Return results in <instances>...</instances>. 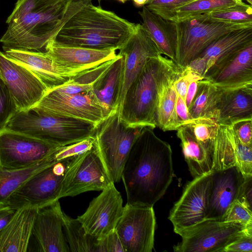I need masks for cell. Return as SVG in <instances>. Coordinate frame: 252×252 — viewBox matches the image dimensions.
I'll use <instances>...</instances> for the list:
<instances>
[{"label":"cell","instance_id":"6da1fadb","mask_svg":"<svg viewBox=\"0 0 252 252\" xmlns=\"http://www.w3.org/2000/svg\"><path fill=\"white\" fill-rule=\"evenodd\" d=\"M154 129L142 128L124 164L121 179L127 204L154 206L173 180L171 146L158 138Z\"/></svg>","mask_w":252,"mask_h":252},{"label":"cell","instance_id":"7a4b0ae2","mask_svg":"<svg viewBox=\"0 0 252 252\" xmlns=\"http://www.w3.org/2000/svg\"><path fill=\"white\" fill-rule=\"evenodd\" d=\"M93 0L56 3L51 0H18L7 18L0 39L3 49L42 51L66 22Z\"/></svg>","mask_w":252,"mask_h":252},{"label":"cell","instance_id":"3957f363","mask_svg":"<svg viewBox=\"0 0 252 252\" xmlns=\"http://www.w3.org/2000/svg\"><path fill=\"white\" fill-rule=\"evenodd\" d=\"M136 27V24L92 2L68 20L52 41L62 46L117 50Z\"/></svg>","mask_w":252,"mask_h":252},{"label":"cell","instance_id":"277c9868","mask_svg":"<svg viewBox=\"0 0 252 252\" xmlns=\"http://www.w3.org/2000/svg\"><path fill=\"white\" fill-rule=\"evenodd\" d=\"M176 64L160 54L150 58L130 84L118 110L121 120L131 126H157L158 100L161 83Z\"/></svg>","mask_w":252,"mask_h":252},{"label":"cell","instance_id":"5b68a950","mask_svg":"<svg viewBox=\"0 0 252 252\" xmlns=\"http://www.w3.org/2000/svg\"><path fill=\"white\" fill-rule=\"evenodd\" d=\"M96 127L90 122L54 115L33 107L18 110L5 128L61 147L92 137Z\"/></svg>","mask_w":252,"mask_h":252},{"label":"cell","instance_id":"8992f818","mask_svg":"<svg viewBox=\"0 0 252 252\" xmlns=\"http://www.w3.org/2000/svg\"><path fill=\"white\" fill-rule=\"evenodd\" d=\"M143 127L126 125L121 120L118 110L96 126L93 136L94 145L113 183L121 180L127 157Z\"/></svg>","mask_w":252,"mask_h":252},{"label":"cell","instance_id":"52a82bcc","mask_svg":"<svg viewBox=\"0 0 252 252\" xmlns=\"http://www.w3.org/2000/svg\"><path fill=\"white\" fill-rule=\"evenodd\" d=\"M174 23L177 32L176 63L181 68L188 66L224 34L252 27V22L214 21L205 18L202 14Z\"/></svg>","mask_w":252,"mask_h":252},{"label":"cell","instance_id":"ba28073f","mask_svg":"<svg viewBox=\"0 0 252 252\" xmlns=\"http://www.w3.org/2000/svg\"><path fill=\"white\" fill-rule=\"evenodd\" d=\"M252 226L235 221L206 219L178 234L182 241L173 247L175 252H222L224 248L245 234Z\"/></svg>","mask_w":252,"mask_h":252},{"label":"cell","instance_id":"9c48e42d","mask_svg":"<svg viewBox=\"0 0 252 252\" xmlns=\"http://www.w3.org/2000/svg\"><path fill=\"white\" fill-rule=\"evenodd\" d=\"M112 183L94 145L69 160L59 197H73L92 190L102 191Z\"/></svg>","mask_w":252,"mask_h":252},{"label":"cell","instance_id":"30bf717a","mask_svg":"<svg viewBox=\"0 0 252 252\" xmlns=\"http://www.w3.org/2000/svg\"><path fill=\"white\" fill-rule=\"evenodd\" d=\"M70 160L57 163L37 172L10 196L6 203L17 210L25 207L39 208L59 200Z\"/></svg>","mask_w":252,"mask_h":252},{"label":"cell","instance_id":"8fae6325","mask_svg":"<svg viewBox=\"0 0 252 252\" xmlns=\"http://www.w3.org/2000/svg\"><path fill=\"white\" fill-rule=\"evenodd\" d=\"M58 147L29 135L5 128L0 131V167L19 170L32 166Z\"/></svg>","mask_w":252,"mask_h":252},{"label":"cell","instance_id":"7c38bea8","mask_svg":"<svg viewBox=\"0 0 252 252\" xmlns=\"http://www.w3.org/2000/svg\"><path fill=\"white\" fill-rule=\"evenodd\" d=\"M156 226L153 206L126 203L115 230L125 252H152Z\"/></svg>","mask_w":252,"mask_h":252},{"label":"cell","instance_id":"4fadbf2b","mask_svg":"<svg viewBox=\"0 0 252 252\" xmlns=\"http://www.w3.org/2000/svg\"><path fill=\"white\" fill-rule=\"evenodd\" d=\"M212 186V172L194 178L186 186L170 211L168 219L179 234L206 219Z\"/></svg>","mask_w":252,"mask_h":252},{"label":"cell","instance_id":"5bb4252c","mask_svg":"<svg viewBox=\"0 0 252 252\" xmlns=\"http://www.w3.org/2000/svg\"><path fill=\"white\" fill-rule=\"evenodd\" d=\"M34 107L54 115L90 122L96 126L108 117L91 91L69 94L48 90Z\"/></svg>","mask_w":252,"mask_h":252},{"label":"cell","instance_id":"9a60e30c","mask_svg":"<svg viewBox=\"0 0 252 252\" xmlns=\"http://www.w3.org/2000/svg\"><path fill=\"white\" fill-rule=\"evenodd\" d=\"M0 78L18 110L35 106L48 91L44 84L30 69L8 58L0 51Z\"/></svg>","mask_w":252,"mask_h":252},{"label":"cell","instance_id":"2e32d148","mask_svg":"<svg viewBox=\"0 0 252 252\" xmlns=\"http://www.w3.org/2000/svg\"><path fill=\"white\" fill-rule=\"evenodd\" d=\"M124 210L123 199L112 183L90 203L77 217L86 232L101 240L115 230Z\"/></svg>","mask_w":252,"mask_h":252},{"label":"cell","instance_id":"e0dca14e","mask_svg":"<svg viewBox=\"0 0 252 252\" xmlns=\"http://www.w3.org/2000/svg\"><path fill=\"white\" fill-rule=\"evenodd\" d=\"M204 78L222 92L252 87V44L219 62Z\"/></svg>","mask_w":252,"mask_h":252},{"label":"cell","instance_id":"ac0fdd59","mask_svg":"<svg viewBox=\"0 0 252 252\" xmlns=\"http://www.w3.org/2000/svg\"><path fill=\"white\" fill-rule=\"evenodd\" d=\"M3 50L7 57L26 66L44 84L48 90L59 87L88 70L62 66L56 63L45 52L19 49Z\"/></svg>","mask_w":252,"mask_h":252},{"label":"cell","instance_id":"d6986e66","mask_svg":"<svg viewBox=\"0 0 252 252\" xmlns=\"http://www.w3.org/2000/svg\"><path fill=\"white\" fill-rule=\"evenodd\" d=\"M63 215L59 200L39 208L33 224L32 235L43 252H69L63 228Z\"/></svg>","mask_w":252,"mask_h":252},{"label":"cell","instance_id":"ffe728a7","mask_svg":"<svg viewBox=\"0 0 252 252\" xmlns=\"http://www.w3.org/2000/svg\"><path fill=\"white\" fill-rule=\"evenodd\" d=\"M118 54L124 59V80L120 108L126 91L148 60L161 53L142 25L137 24L134 32L119 49Z\"/></svg>","mask_w":252,"mask_h":252},{"label":"cell","instance_id":"44dd1931","mask_svg":"<svg viewBox=\"0 0 252 252\" xmlns=\"http://www.w3.org/2000/svg\"><path fill=\"white\" fill-rule=\"evenodd\" d=\"M244 179L235 165L212 172L206 219L221 220L230 205L237 199Z\"/></svg>","mask_w":252,"mask_h":252},{"label":"cell","instance_id":"7402d4cb","mask_svg":"<svg viewBox=\"0 0 252 252\" xmlns=\"http://www.w3.org/2000/svg\"><path fill=\"white\" fill-rule=\"evenodd\" d=\"M116 51L62 46L51 41L44 52L62 66L89 69L115 59L117 56Z\"/></svg>","mask_w":252,"mask_h":252},{"label":"cell","instance_id":"603a6c76","mask_svg":"<svg viewBox=\"0 0 252 252\" xmlns=\"http://www.w3.org/2000/svg\"><path fill=\"white\" fill-rule=\"evenodd\" d=\"M37 209L25 207L17 210L9 222L0 231V252L27 251Z\"/></svg>","mask_w":252,"mask_h":252},{"label":"cell","instance_id":"cb8c5ba5","mask_svg":"<svg viewBox=\"0 0 252 252\" xmlns=\"http://www.w3.org/2000/svg\"><path fill=\"white\" fill-rule=\"evenodd\" d=\"M124 71V59L118 54L109 68L94 84L91 91L108 116L119 109Z\"/></svg>","mask_w":252,"mask_h":252},{"label":"cell","instance_id":"d4e9b609","mask_svg":"<svg viewBox=\"0 0 252 252\" xmlns=\"http://www.w3.org/2000/svg\"><path fill=\"white\" fill-rule=\"evenodd\" d=\"M252 44V27L224 34L210 44L199 56L204 67V78L219 62Z\"/></svg>","mask_w":252,"mask_h":252},{"label":"cell","instance_id":"484cf974","mask_svg":"<svg viewBox=\"0 0 252 252\" xmlns=\"http://www.w3.org/2000/svg\"><path fill=\"white\" fill-rule=\"evenodd\" d=\"M142 26L155 42L161 54L176 63L177 32L174 22L164 19L145 5L139 12Z\"/></svg>","mask_w":252,"mask_h":252},{"label":"cell","instance_id":"4316f807","mask_svg":"<svg viewBox=\"0 0 252 252\" xmlns=\"http://www.w3.org/2000/svg\"><path fill=\"white\" fill-rule=\"evenodd\" d=\"M182 68L176 63L164 77L160 87L157 107V126L163 131L177 130L180 126L176 112L177 94L174 82Z\"/></svg>","mask_w":252,"mask_h":252},{"label":"cell","instance_id":"83f0119b","mask_svg":"<svg viewBox=\"0 0 252 252\" xmlns=\"http://www.w3.org/2000/svg\"><path fill=\"white\" fill-rule=\"evenodd\" d=\"M218 110L219 125L252 120V87L222 92Z\"/></svg>","mask_w":252,"mask_h":252},{"label":"cell","instance_id":"f1b7e54d","mask_svg":"<svg viewBox=\"0 0 252 252\" xmlns=\"http://www.w3.org/2000/svg\"><path fill=\"white\" fill-rule=\"evenodd\" d=\"M177 131L185 159L192 176L196 178L212 172L213 164L206 150L196 139L190 129L182 126Z\"/></svg>","mask_w":252,"mask_h":252},{"label":"cell","instance_id":"f546056e","mask_svg":"<svg viewBox=\"0 0 252 252\" xmlns=\"http://www.w3.org/2000/svg\"><path fill=\"white\" fill-rule=\"evenodd\" d=\"M222 92L209 80L198 81L196 94L189 108L191 119L210 117L217 119Z\"/></svg>","mask_w":252,"mask_h":252},{"label":"cell","instance_id":"4dcf8cb0","mask_svg":"<svg viewBox=\"0 0 252 252\" xmlns=\"http://www.w3.org/2000/svg\"><path fill=\"white\" fill-rule=\"evenodd\" d=\"M57 163L52 153L39 163L22 169L8 170L0 167V204L6 203L10 196L33 175Z\"/></svg>","mask_w":252,"mask_h":252},{"label":"cell","instance_id":"1f68e13d","mask_svg":"<svg viewBox=\"0 0 252 252\" xmlns=\"http://www.w3.org/2000/svg\"><path fill=\"white\" fill-rule=\"evenodd\" d=\"M63 228L70 252H99L100 240L87 233L77 219L63 213Z\"/></svg>","mask_w":252,"mask_h":252},{"label":"cell","instance_id":"d6a6232c","mask_svg":"<svg viewBox=\"0 0 252 252\" xmlns=\"http://www.w3.org/2000/svg\"><path fill=\"white\" fill-rule=\"evenodd\" d=\"M219 125L217 119L210 117L191 119L182 125L189 127L196 139L204 147L212 163L213 170L215 163V138Z\"/></svg>","mask_w":252,"mask_h":252},{"label":"cell","instance_id":"836d02e7","mask_svg":"<svg viewBox=\"0 0 252 252\" xmlns=\"http://www.w3.org/2000/svg\"><path fill=\"white\" fill-rule=\"evenodd\" d=\"M114 59L86 70L67 82L51 89L69 94L91 91L94 84L107 70Z\"/></svg>","mask_w":252,"mask_h":252},{"label":"cell","instance_id":"e575fe53","mask_svg":"<svg viewBox=\"0 0 252 252\" xmlns=\"http://www.w3.org/2000/svg\"><path fill=\"white\" fill-rule=\"evenodd\" d=\"M242 0H195L175 11L174 22L214 11L221 10L242 3Z\"/></svg>","mask_w":252,"mask_h":252},{"label":"cell","instance_id":"d590c367","mask_svg":"<svg viewBox=\"0 0 252 252\" xmlns=\"http://www.w3.org/2000/svg\"><path fill=\"white\" fill-rule=\"evenodd\" d=\"M202 15L205 18L214 21L231 23L252 22V5L244 2L234 6Z\"/></svg>","mask_w":252,"mask_h":252},{"label":"cell","instance_id":"8d00e7d4","mask_svg":"<svg viewBox=\"0 0 252 252\" xmlns=\"http://www.w3.org/2000/svg\"><path fill=\"white\" fill-rule=\"evenodd\" d=\"M230 127L234 143L235 165L244 178L252 176V146L243 144Z\"/></svg>","mask_w":252,"mask_h":252},{"label":"cell","instance_id":"74e56055","mask_svg":"<svg viewBox=\"0 0 252 252\" xmlns=\"http://www.w3.org/2000/svg\"><path fill=\"white\" fill-rule=\"evenodd\" d=\"M195 0H151L146 7L164 19L174 22L175 11Z\"/></svg>","mask_w":252,"mask_h":252},{"label":"cell","instance_id":"f35d334b","mask_svg":"<svg viewBox=\"0 0 252 252\" xmlns=\"http://www.w3.org/2000/svg\"><path fill=\"white\" fill-rule=\"evenodd\" d=\"M18 110L6 85L0 78V131L6 128L8 122Z\"/></svg>","mask_w":252,"mask_h":252},{"label":"cell","instance_id":"ab89813d","mask_svg":"<svg viewBox=\"0 0 252 252\" xmlns=\"http://www.w3.org/2000/svg\"><path fill=\"white\" fill-rule=\"evenodd\" d=\"M221 221H235L246 226H252V210L236 199L230 205Z\"/></svg>","mask_w":252,"mask_h":252},{"label":"cell","instance_id":"60d3db41","mask_svg":"<svg viewBox=\"0 0 252 252\" xmlns=\"http://www.w3.org/2000/svg\"><path fill=\"white\" fill-rule=\"evenodd\" d=\"M203 78H204L193 71L189 65L182 68L174 84L177 95L185 101L187 91L190 83Z\"/></svg>","mask_w":252,"mask_h":252},{"label":"cell","instance_id":"b9f144b4","mask_svg":"<svg viewBox=\"0 0 252 252\" xmlns=\"http://www.w3.org/2000/svg\"><path fill=\"white\" fill-rule=\"evenodd\" d=\"M230 126L243 144L252 146V120L240 121Z\"/></svg>","mask_w":252,"mask_h":252},{"label":"cell","instance_id":"7bdbcfd3","mask_svg":"<svg viewBox=\"0 0 252 252\" xmlns=\"http://www.w3.org/2000/svg\"><path fill=\"white\" fill-rule=\"evenodd\" d=\"M222 252H252V232L245 234L226 246Z\"/></svg>","mask_w":252,"mask_h":252},{"label":"cell","instance_id":"ee69618b","mask_svg":"<svg viewBox=\"0 0 252 252\" xmlns=\"http://www.w3.org/2000/svg\"><path fill=\"white\" fill-rule=\"evenodd\" d=\"M99 252H125L115 230L100 240Z\"/></svg>","mask_w":252,"mask_h":252},{"label":"cell","instance_id":"f6af8a7d","mask_svg":"<svg viewBox=\"0 0 252 252\" xmlns=\"http://www.w3.org/2000/svg\"><path fill=\"white\" fill-rule=\"evenodd\" d=\"M237 199L252 210V176L244 178Z\"/></svg>","mask_w":252,"mask_h":252},{"label":"cell","instance_id":"bcb514c9","mask_svg":"<svg viewBox=\"0 0 252 252\" xmlns=\"http://www.w3.org/2000/svg\"><path fill=\"white\" fill-rule=\"evenodd\" d=\"M16 211L7 203L0 204V231L9 222Z\"/></svg>","mask_w":252,"mask_h":252},{"label":"cell","instance_id":"7dc6e473","mask_svg":"<svg viewBox=\"0 0 252 252\" xmlns=\"http://www.w3.org/2000/svg\"><path fill=\"white\" fill-rule=\"evenodd\" d=\"M176 112L180 126L183 123L191 119L185 101L178 95L176 103Z\"/></svg>","mask_w":252,"mask_h":252},{"label":"cell","instance_id":"c3c4849f","mask_svg":"<svg viewBox=\"0 0 252 252\" xmlns=\"http://www.w3.org/2000/svg\"><path fill=\"white\" fill-rule=\"evenodd\" d=\"M199 81H192L188 87L185 98V103L188 109L196 94Z\"/></svg>","mask_w":252,"mask_h":252},{"label":"cell","instance_id":"681fc988","mask_svg":"<svg viewBox=\"0 0 252 252\" xmlns=\"http://www.w3.org/2000/svg\"><path fill=\"white\" fill-rule=\"evenodd\" d=\"M137 6H144L147 4L151 0H131Z\"/></svg>","mask_w":252,"mask_h":252},{"label":"cell","instance_id":"f907efd6","mask_svg":"<svg viewBox=\"0 0 252 252\" xmlns=\"http://www.w3.org/2000/svg\"><path fill=\"white\" fill-rule=\"evenodd\" d=\"M56 3H59V2H63V1H66V0H51Z\"/></svg>","mask_w":252,"mask_h":252},{"label":"cell","instance_id":"816d5d0a","mask_svg":"<svg viewBox=\"0 0 252 252\" xmlns=\"http://www.w3.org/2000/svg\"><path fill=\"white\" fill-rule=\"evenodd\" d=\"M248 3L250 4V5H252V0H246Z\"/></svg>","mask_w":252,"mask_h":252},{"label":"cell","instance_id":"f5cc1de1","mask_svg":"<svg viewBox=\"0 0 252 252\" xmlns=\"http://www.w3.org/2000/svg\"><path fill=\"white\" fill-rule=\"evenodd\" d=\"M119 0V1H121V2H123V3H124V2H125L127 0Z\"/></svg>","mask_w":252,"mask_h":252}]
</instances>
